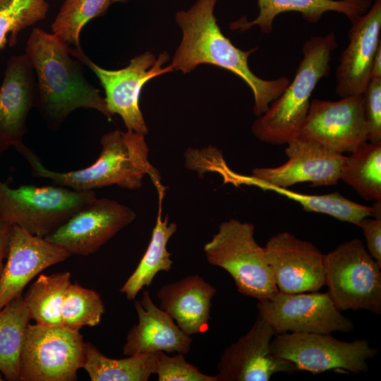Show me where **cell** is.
<instances>
[{
	"label": "cell",
	"mask_w": 381,
	"mask_h": 381,
	"mask_svg": "<svg viewBox=\"0 0 381 381\" xmlns=\"http://www.w3.org/2000/svg\"><path fill=\"white\" fill-rule=\"evenodd\" d=\"M254 233L253 224L235 219L223 222L203 250L210 264L231 275L241 294L261 301L279 291L265 248L258 244Z\"/></svg>",
	"instance_id": "cell-5"
},
{
	"label": "cell",
	"mask_w": 381,
	"mask_h": 381,
	"mask_svg": "<svg viewBox=\"0 0 381 381\" xmlns=\"http://www.w3.org/2000/svg\"><path fill=\"white\" fill-rule=\"evenodd\" d=\"M325 285L340 310L381 313V267L353 238L323 254Z\"/></svg>",
	"instance_id": "cell-7"
},
{
	"label": "cell",
	"mask_w": 381,
	"mask_h": 381,
	"mask_svg": "<svg viewBox=\"0 0 381 381\" xmlns=\"http://www.w3.org/2000/svg\"><path fill=\"white\" fill-rule=\"evenodd\" d=\"M368 140L381 142V78L370 79L363 94Z\"/></svg>",
	"instance_id": "cell-33"
},
{
	"label": "cell",
	"mask_w": 381,
	"mask_h": 381,
	"mask_svg": "<svg viewBox=\"0 0 381 381\" xmlns=\"http://www.w3.org/2000/svg\"><path fill=\"white\" fill-rule=\"evenodd\" d=\"M136 218L129 207L109 198H96L73 214L44 238L70 255L87 256Z\"/></svg>",
	"instance_id": "cell-13"
},
{
	"label": "cell",
	"mask_w": 381,
	"mask_h": 381,
	"mask_svg": "<svg viewBox=\"0 0 381 381\" xmlns=\"http://www.w3.org/2000/svg\"><path fill=\"white\" fill-rule=\"evenodd\" d=\"M288 161L277 167L255 168L251 176H242L228 170L226 182L235 185L260 184L287 188L298 183L309 182L311 186L337 185L346 156L317 143L294 138L284 150Z\"/></svg>",
	"instance_id": "cell-11"
},
{
	"label": "cell",
	"mask_w": 381,
	"mask_h": 381,
	"mask_svg": "<svg viewBox=\"0 0 381 381\" xmlns=\"http://www.w3.org/2000/svg\"><path fill=\"white\" fill-rule=\"evenodd\" d=\"M373 0H258L259 13L250 21L241 18L231 24L234 30L246 31L258 26L265 34L272 32L274 18L285 12H298L308 22L316 23L323 14L335 11L345 15L350 21L367 12Z\"/></svg>",
	"instance_id": "cell-22"
},
{
	"label": "cell",
	"mask_w": 381,
	"mask_h": 381,
	"mask_svg": "<svg viewBox=\"0 0 381 381\" xmlns=\"http://www.w3.org/2000/svg\"><path fill=\"white\" fill-rule=\"evenodd\" d=\"M12 226L0 219V274L4 267L3 261L7 256Z\"/></svg>",
	"instance_id": "cell-35"
},
{
	"label": "cell",
	"mask_w": 381,
	"mask_h": 381,
	"mask_svg": "<svg viewBox=\"0 0 381 381\" xmlns=\"http://www.w3.org/2000/svg\"><path fill=\"white\" fill-rule=\"evenodd\" d=\"M258 315L266 320L276 333L308 332L331 334L348 332L354 326L341 313L329 294L317 291L285 294L258 301Z\"/></svg>",
	"instance_id": "cell-12"
},
{
	"label": "cell",
	"mask_w": 381,
	"mask_h": 381,
	"mask_svg": "<svg viewBox=\"0 0 381 381\" xmlns=\"http://www.w3.org/2000/svg\"><path fill=\"white\" fill-rule=\"evenodd\" d=\"M71 255L61 247L25 229L13 226L7 260L0 274V310L40 272Z\"/></svg>",
	"instance_id": "cell-17"
},
{
	"label": "cell",
	"mask_w": 381,
	"mask_h": 381,
	"mask_svg": "<svg viewBox=\"0 0 381 381\" xmlns=\"http://www.w3.org/2000/svg\"><path fill=\"white\" fill-rule=\"evenodd\" d=\"M264 248L279 292L317 291L325 285L323 254L312 243L283 231Z\"/></svg>",
	"instance_id": "cell-16"
},
{
	"label": "cell",
	"mask_w": 381,
	"mask_h": 381,
	"mask_svg": "<svg viewBox=\"0 0 381 381\" xmlns=\"http://www.w3.org/2000/svg\"><path fill=\"white\" fill-rule=\"evenodd\" d=\"M134 305L138 321L128 332L122 349L124 355L189 352L190 336L185 334L169 314L155 304L148 290L143 291L142 300L136 301Z\"/></svg>",
	"instance_id": "cell-20"
},
{
	"label": "cell",
	"mask_w": 381,
	"mask_h": 381,
	"mask_svg": "<svg viewBox=\"0 0 381 381\" xmlns=\"http://www.w3.org/2000/svg\"><path fill=\"white\" fill-rule=\"evenodd\" d=\"M48 10L47 0H0V50L15 45L18 33L45 19Z\"/></svg>",
	"instance_id": "cell-31"
},
{
	"label": "cell",
	"mask_w": 381,
	"mask_h": 381,
	"mask_svg": "<svg viewBox=\"0 0 381 381\" xmlns=\"http://www.w3.org/2000/svg\"><path fill=\"white\" fill-rule=\"evenodd\" d=\"M110 4L115 3V2H123L126 1L128 0H109Z\"/></svg>",
	"instance_id": "cell-37"
},
{
	"label": "cell",
	"mask_w": 381,
	"mask_h": 381,
	"mask_svg": "<svg viewBox=\"0 0 381 381\" xmlns=\"http://www.w3.org/2000/svg\"><path fill=\"white\" fill-rule=\"evenodd\" d=\"M25 54L37 78L35 107L50 129H58L78 108L95 109L112 119L104 98L85 79L79 61L71 57L69 45L57 35L33 28Z\"/></svg>",
	"instance_id": "cell-2"
},
{
	"label": "cell",
	"mask_w": 381,
	"mask_h": 381,
	"mask_svg": "<svg viewBox=\"0 0 381 381\" xmlns=\"http://www.w3.org/2000/svg\"><path fill=\"white\" fill-rule=\"evenodd\" d=\"M159 381H217L214 376L201 373L189 363L183 353L167 356L164 351L157 353L156 373Z\"/></svg>",
	"instance_id": "cell-32"
},
{
	"label": "cell",
	"mask_w": 381,
	"mask_h": 381,
	"mask_svg": "<svg viewBox=\"0 0 381 381\" xmlns=\"http://www.w3.org/2000/svg\"><path fill=\"white\" fill-rule=\"evenodd\" d=\"M375 78H381V44L376 51L370 71V79Z\"/></svg>",
	"instance_id": "cell-36"
},
{
	"label": "cell",
	"mask_w": 381,
	"mask_h": 381,
	"mask_svg": "<svg viewBox=\"0 0 381 381\" xmlns=\"http://www.w3.org/2000/svg\"><path fill=\"white\" fill-rule=\"evenodd\" d=\"M145 137L131 131L109 132L101 138L100 154L91 165L66 172L44 167L37 154L23 143L14 147L28 162L34 176L49 179L57 186L75 190H93L116 185L135 190L142 186L143 177L147 175L158 194L164 195L159 173L148 159L149 149Z\"/></svg>",
	"instance_id": "cell-3"
},
{
	"label": "cell",
	"mask_w": 381,
	"mask_h": 381,
	"mask_svg": "<svg viewBox=\"0 0 381 381\" xmlns=\"http://www.w3.org/2000/svg\"><path fill=\"white\" fill-rule=\"evenodd\" d=\"M217 1L198 0L187 11L176 13L183 37L170 66L173 71L188 73L200 64H210L234 73L252 90L253 111L260 116L284 92L290 80L286 77L265 80L252 72L248 57L257 48L243 51L222 33L214 15Z\"/></svg>",
	"instance_id": "cell-1"
},
{
	"label": "cell",
	"mask_w": 381,
	"mask_h": 381,
	"mask_svg": "<svg viewBox=\"0 0 381 381\" xmlns=\"http://www.w3.org/2000/svg\"><path fill=\"white\" fill-rule=\"evenodd\" d=\"M297 138L342 155L353 152L368 141L363 95L347 96L335 102L311 99Z\"/></svg>",
	"instance_id": "cell-14"
},
{
	"label": "cell",
	"mask_w": 381,
	"mask_h": 381,
	"mask_svg": "<svg viewBox=\"0 0 381 381\" xmlns=\"http://www.w3.org/2000/svg\"><path fill=\"white\" fill-rule=\"evenodd\" d=\"M272 353L293 363L298 370L313 374L327 370L358 374L368 370V361L377 349L366 339L344 341L330 334L282 332L271 342Z\"/></svg>",
	"instance_id": "cell-8"
},
{
	"label": "cell",
	"mask_w": 381,
	"mask_h": 381,
	"mask_svg": "<svg viewBox=\"0 0 381 381\" xmlns=\"http://www.w3.org/2000/svg\"><path fill=\"white\" fill-rule=\"evenodd\" d=\"M368 217L362 219L357 226L363 231L369 254L381 267V219Z\"/></svg>",
	"instance_id": "cell-34"
},
{
	"label": "cell",
	"mask_w": 381,
	"mask_h": 381,
	"mask_svg": "<svg viewBox=\"0 0 381 381\" xmlns=\"http://www.w3.org/2000/svg\"><path fill=\"white\" fill-rule=\"evenodd\" d=\"M337 47L334 32L312 37L304 42L303 59L294 80L252 125V133L259 140L283 145L298 137L312 93L318 82L328 76L332 53Z\"/></svg>",
	"instance_id": "cell-4"
},
{
	"label": "cell",
	"mask_w": 381,
	"mask_h": 381,
	"mask_svg": "<svg viewBox=\"0 0 381 381\" xmlns=\"http://www.w3.org/2000/svg\"><path fill=\"white\" fill-rule=\"evenodd\" d=\"M36 91L35 73L25 54L12 56L0 86V154L23 143Z\"/></svg>",
	"instance_id": "cell-19"
},
{
	"label": "cell",
	"mask_w": 381,
	"mask_h": 381,
	"mask_svg": "<svg viewBox=\"0 0 381 381\" xmlns=\"http://www.w3.org/2000/svg\"><path fill=\"white\" fill-rule=\"evenodd\" d=\"M157 353L115 359L102 354L91 343L85 342L83 368L91 381H147L156 373Z\"/></svg>",
	"instance_id": "cell-24"
},
{
	"label": "cell",
	"mask_w": 381,
	"mask_h": 381,
	"mask_svg": "<svg viewBox=\"0 0 381 381\" xmlns=\"http://www.w3.org/2000/svg\"><path fill=\"white\" fill-rule=\"evenodd\" d=\"M276 332L258 315L250 330L227 346L221 355L217 381H269L277 373H294L295 365L271 351Z\"/></svg>",
	"instance_id": "cell-15"
},
{
	"label": "cell",
	"mask_w": 381,
	"mask_h": 381,
	"mask_svg": "<svg viewBox=\"0 0 381 381\" xmlns=\"http://www.w3.org/2000/svg\"><path fill=\"white\" fill-rule=\"evenodd\" d=\"M69 53L89 67L99 79L104 90V100L110 114L119 115L127 131L146 135L148 128L139 103L141 91L150 80L173 71L170 64L163 67L169 54L161 53L156 58L152 53L145 52L132 59L125 68L107 70L92 62L82 48L69 47Z\"/></svg>",
	"instance_id": "cell-10"
},
{
	"label": "cell",
	"mask_w": 381,
	"mask_h": 381,
	"mask_svg": "<svg viewBox=\"0 0 381 381\" xmlns=\"http://www.w3.org/2000/svg\"><path fill=\"white\" fill-rule=\"evenodd\" d=\"M96 198L94 190L61 186L12 188L0 180V219L44 238Z\"/></svg>",
	"instance_id": "cell-6"
},
{
	"label": "cell",
	"mask_w": 381,
	"mask_h": 381,
	"mask_svg": "<svg viewBox=\"0 0 381 381\" xmlns=\"http://www.w3.org/2000/svg\"><path fill=\"white\" fill-rule=\"evenodd\" d=\"M30 320L23 294L0 310V372L7 380H19L20 356Z\"/></svg>",
	"instance_id": "cell-25"
},
{
	"label": "cell",
	"mask_w": 381,
	"mask_h": 381,
	"mask_svg": "<svg viewBox=\"0 0 381 381\" xmlns=\"http://www.w3.org/2000/svg\"><path fill=\"white\" fill-rule=\"evenodd\" d=\"M340 180L364 199L381 200V142H366L346 157Z\"/></svg>",
	"instance_id": "cell-27"
},
{
	"label": "cell",
	"mask_w": 381,
	"mask_h": 381,
	"mask_svg": "<svg viewBox=\"0 0 381 381\" xmlns=\"http://www.w3.org/2000/svg\"><path fill=\"white\" fill-rule=\"evenodd\" d=\"M264 190L274 191L298 202L306 212L329 215L355 225L363 218L375 217L374 207L363 205L347 199L339 193L309 195L291 191L284 188L260 184Z\"/></svg>",
	"instance_id": "cell-28"
},
{
	"label": "cell",
	"mask_w": 381,
	"mask_h": 381,
	"mask_svg": "<svg viewBox=\"0 0 381 381\" xmlns=\"http://www.w3.org/2000/svg\"><path fill=\"white\" fill-rule=\"evenodd\" d=\"M216 289L198 274L164 284L157 293L160 308L176 321L187 335L202 334L209 328L212 299Z\"/></svg>",
	"instance_id": "cell-21"
},
{
	"label": "cell",
	"mask_w": 381,
	"mask_h": 381,
	"mask_svg": "<svg viewBox=\"0 0 381 381\" xmlns=\"http://www.w3.org/2000/svg\"><path fill=\"white\" fill-rule=\"evenodd\" d=\"M349 43L336 70V93L342 98L363 95L370 80L373 61L381 44V0H373L363 15L352 21Z\"/></svg>",
	"instance_id": "cell-18"
},
{
	"label": "cell",
	"mask_w": 381,
	"mask_h": 381,
	"mask_svg": "<svg viewBox=\"0 0 381 381\" xmlns=\"http://www.w3.org/2000/svg\"><path fill=\"white\" fill-rule=\"evenodd\" d=\"M110 4L109 0H65L52 24V30L68 45L80 49V35L84 26L104 14Z\"/></svg>",
	"instance_id": "cell-29"
},
{
	"label": "cell",
	"mask_w": 381,
	"mask_h": 381,
	"mask_svg": "<svg viewBox=\"0 0 381 381\" xmlns=\"http://www.w3.org/2000/svg\"><path fill=\"white\" fill-rule=\"evenodd\" d=\"M85 361L80 330L28 324L20 356V381H75Z\"/></svg>",
	"instance_id": "cell-9"
},
{
	"label": "cell",
	"mask_w": 381,
	"mask_h": 381,
	"mask_svg": "<svg viewBox=\"0 0 381 381\" xmlns=\"http://www.w3.org/2000/svg\"><path fill=\"white\" fill-rule=\"evenodd\" d=\"M104 313V306L97 291L78 282L69 284L62 303V326L74 330L94 327L100 322Z\"/></svg>",
	"instance_id": "cell-30"
},
{
	"label": "cell",
	"mask_w": 381,
	"mask_h": 381,
	"mask_svg": "<svg viewBox=\"0 0 381 381\" xmlns=\"http://www.w3.org/2000/svg\"><path fill=\"white\" fill-rule=\"evenodd\" d=\"M163 198L164 196L159 195L157 217L147 250L135 270L119 290L129 301L134 300L144 286H150L158 272H168L172 267L173 260L167 246L170 238L176 231L177 225L174 222H169L168 215L162 218Z\"/></svg>",
	"instance_id": "cell-23"
},
{
	"label": "cell",
	"mask_w": 381,
	"mask_h": 381,
	"mask_svg": "<svg viewBox=\"0 0 381 381\" xmlns=\"http://www.w3.org/2000/svg\"><path fill=\"white\" fill-rule=\"evenodd\" d=\"M4 379L2 378L1 375H0V381H2Z\"/></svg>",
	"instance_id": "cell-38"
},
{
	"label": "cell",
	"mask_w": 381,
	"mask_h": 381,
	"mask_svg": "<svg viewBox=\"0 0 381 381\" xmlns=\"http://www.w3.org/2000/svg\"><path fill=\"white\" fill-rule=\"evenodd\" d=\"M71 277L69 272L42 274L30 286L23 299L30 319L36 324L62 326V303Z\"/></svg>",
	"instance_id": "cell-26"
}]
</instances>
